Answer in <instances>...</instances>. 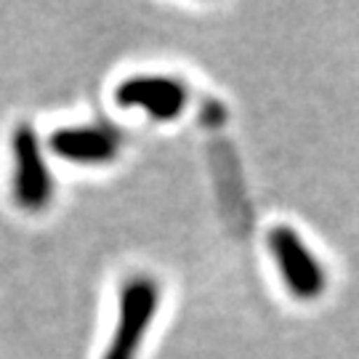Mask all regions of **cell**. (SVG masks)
Here are the masks:
<instances>
[{
	"label": "cell",
	"mask_w": 359,
	"mask_h": 359,
	"mask_svg": "<svg viewBox=\"0 0 359 359\" xmlns=\"http://www.w3.org/2000/svg\"><path fill=\"white\" fill-rule=\"evenodd\" d=\"M160 306V287L152 277L139 274L126 283L120 293V314L112 341L102 359H136L142 341Z\"/></svg>",
	"instance_id": "1"
},
{
	"label": "cell",
	"mask_w": 359,
	"mask_h": 359,
	"mask_svg": "<svg viewBox=\"0 0 359 359\" xmlns=\"http://www.w3.org/2000/svg\"><path fill=\"white\" fill-rule=\"evenodd\" d=\"M269 248L277 266L283 271L287 290L298 301H314L327 287V271L322 266L314 250L304 243V237L293 226H274L269 231Z\"/></svg>",
	"instance_id": "2"
},
{
	"label": "cell",
	"mask_w": 359,
	"mask_h": 359,
	"mask_svg": "<svg viewBox=\"0 0 359 359\" xmlns=\"http://www.w3.org/2000/svg\"><path fill=\"white\" fill-rule=\"evenodd\" d=\"M53 179L32 126L22 123L13 133V197L25 210H43L51 203Z\"/></svg>",
	"instance_id": "3"
},
{
	"label": "cell",
	"mask_w": 359,
	"mask_h": 359,
	"mask_svg": "<svg viewBox=\"0 0 359 359\" xmlns=\"http://www.w3.org/2000/svg\"><path fill=\"white\" fill-rule=\"evenodd\" d=\"M115 99L117 104L144 109L157 120H173L189 102V88L181 77L173 75H133L117 86Z\"/></svg>",
	"instance_id": "4"
},
{
	"label": "cell",
	"mask_w": 359,
	"mask_h": 359,
	"mask_svg": "<svg viewBox=\"0 0 359 359\" xmlns=\"http://www.w3.org/2000/svg\"><path fill=\"white\" fill-rule=\"evenodd\" d=\"M48 147L56 157L83 165L109 163L120 152V133L104 126H75L59 128L48 136Z\"/></svg>",
	"instance_id": "5"
}]
</instances>
